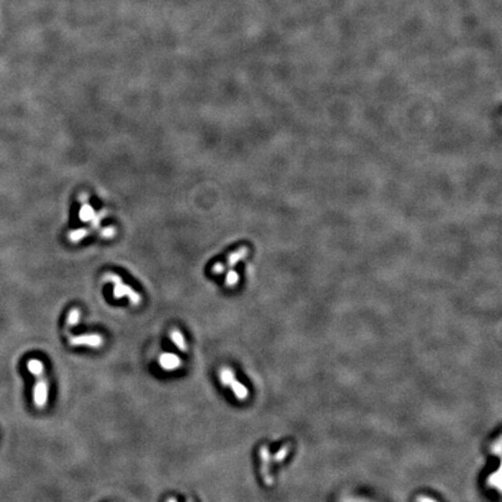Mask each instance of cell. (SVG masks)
I'll return each instance as SVG.
<instances>
[{
	"label": "cell",
	"instance_id": "6da1fadb",
	"mask_svg": "<svg viewBox=\"0 0 502 502\" xmlns=\"http://www.w3.org/2000/svg\"><path fill=\"white\" fill-rule=\"evenodd\" d=\"M27 369L30 373L36 378V383L34 385V405L38 409L45 408L48 404V395H49V383L48 379L45 376V366L43 363L38 359H29L27 362Z\"/></svg>",
	"mask_w": 502,
	"mask_h": 502
},
{
	"label": "cell",
	"instance_id": "7a4b0ae2",
	"mask_svg": "<svg viewBox=\"0 0 502 502\" xmlns=\"http://www.w3.org/2000/svg\"><path fill=\"white\" fill-rule=\"evenodd\" d=\"M103 280L107 281V283H113L114 284L113 294H114V297L116 298V299H121L122 297L127 296L129 301H131L133 305L137 306L142 302V297L140 296V294L134 291L132 287H129L128 285L123 284V281H122V279H121V277H119L118 275L112 274V272H107V274H105V276H103Z\"/></svg>",
	"mask_w": 502,
	"mask_h": 502
},
{
	"label": "cell",
	"instance_id": "3957f363",
	"mask_svg": "<svg viewBox=\"0 0 502 502\" xmlns=\"http://www.w3.org/2000/svg\"><path fill=\"white\" fill-rule=\"evenodd\" d=\"M219 378L222 385L231 387L234 395H235L240 401H244L246 398L249 396L248 388L236 379L235 373H234V371L232 369H229V367H222L219 372Z\"/></svg>",
	"mask_w": 502,
	"mask_h": 502
},
{
	"label": "cell",
	"instance_id": "277c9868",
	"mask_svg": "<svg viewBox=\"0 0 502 502\" xmlns=\"http://www.w3.org/2000/svg\"><path fill=\"white\" fill-rule=\"evenodd\" d=\"M259 461H261V467H259V471H261V477L263 479V483L266 485V486H272L274 485V475H272V464H274V458H272V453L270 451V449L266 447V445H262L259 448Z\"/></svg>",
	"mask_w": 502,
	"mask_h": 502
},
{
	"label": "cell",
	"instance_id": "5b68a950",
	"mask_svg": "<svg viewBox=\"0 0 502 502\" xmlns=\"http://www.w3.org/2000/svg\"><path fill=\"white\" fill-rule=\"evenodd\" d=\"M69 343L72 347L100 348L103 345V337L99 334H84L69 337Z\"/></svg>",
	"mask_w": 502,
	"mask_h": 502
},
{
	"label": "cell",
	"instance_id": "8992f818",
	"mask_svg": "<svg viewBox=\"0 0 502 502\" xmlns=\"http://www.w3.org/2000/svg\"><path fill=\"white\" fill-rule=\"evenodd\" d=\"M159 366L165 371H175L181 366V359L179 356L171 352H164L158 359Z\"/></svg>",
	"mask_w": 502,
	"mask_h": 502
},
{
	"label": "cell",
	"instance_id": "52a82bcc",
	"mask_svg": "<svg viewBox=\"0 0 502 502\" xmlns=\"http://www.w3.org/2000/svg\"><path fill=\"white\" fill-rule=\"evenodd\" d=\"M79 200L81 202L80 211H79V219L81 221H93V219L96 218V212L91 207L90 203L88 202V194L81 193L79 197Z\"/></svg>",
	"mask_w": 502,
	"mask_h": 502
},
{
	"label": "cell",
	"instance_id": "ba28073f",
	"mask_svg": "<svg viewBox=\"0 0 502 502\" xmlns=\"http://www.w3.org/2000/svg\"><path fill=\"white\" fill-rule=\"evenodd\" d=\"M170 339L174 342L175 345L178 348L180 351H187V344H186L184 335L181 334L179 330L174 329V330L170 331Z\"/></svg>",
	"mask_w": 502,
	"mask_h": 502
},
{
	"label": "cell",
	"instance_id": "9c48e42d",
	"mask_svg": "<svg viewBox=\"0 0 502 502\" xmlns=\"http://www.w3.org/2000/svg\"><path fill=\"white\" fill-rule=\"evenodd\" d=\"M79 320H80V310L78 308H72L68 314V319L66 323L67 329H70L77 326L78 322H79Z\"/></svg>",
	"mask_w": 502,
	"mask_h": 502
},
{
	"label": "cell",
	"instance_id": "30bf717a",
	"mask_svg": "<svg viewBox=\"0 0 502 502\" xmlns=\"http://www.w3.org/2000/svg\"><path fill=\"white\" fill-rule=\"evenodd\" d=\"M89 234L90 233L88 229H78V231L70 232V234H69V239H70V241L73 242V243H77V242H79L80 240H83L84 237L88 236Z\"/></svg>",
	"mask_w": 502,
	"mask_h": 502
},
{
	"label": "cell",
	"instance_id": "8fae6325",
	"mask_svg": "<svg viewBox=\"0 0 502 502\" xmlns=\"http://www.w3.org/2000/svg\"><path fill=\"white\" fill-rule=\"evenodd\" d=\"M239 280H240L239 274H237L235 270H229L226 276V286L228 287L236 286L237 283H239Z\"/></svg>",
	"mask_w": 502,
	"mask_h": 502
},
{
	"label": "cell",
	"instance_id": "7c38bea8",
	"mask_svg": "<svg viewBox=\"0 0 502 502\" xmlns=\"http://www.w3.org/2000/svg\"><path fill=\"white\" fill-rule=\"evenodd\" d=\"M224 271H226V265L222 263H215L214 265L212 266V272L215 275H222Z\"/></svg>",
	"mask_w": 502,
	"mask_h": 502
},
{
	"label": "cell",
	"instance_id": "4fadbf2b",
	"mask_svg": "<svg viewBox=\"0 0 502 502\" xmlns=\"http://www.w3.org/2000/svg\"><path fill=\"white\" fill-rule=\"evenodd\" d=\"M416 502H438V501L435 500V499H432V497H430V496L420 495L419 497H416Z\"/></svg>",
	"mask_w": 502,
	"mask_h": 502
},
{
	"label": "cell",
	"instance_id": "5bb4252c",
	"mask_svg": "<svg viewBox=\"0 0 502 502\" xmlns=\"http://www.w3.org/2000/svg\"><path fill=\"white\" fill-rule=\"evenodd\" d=\"M166 502H178V501H177L176 499H174V497H171V499H169V500H166Z\"/></svg>",
	"mask_w": 502,
	"mask_h": 502
},
{
	"label": "cell",
	"instance_id": "9a60e30c",
	"mask_svg": "<svg viewBox=\"0 0 502 502\" xmlns=\"http://www.w3.org/2000/svg\"><path fill=\"white\" fill-rule=\"evenodd\" d=\"M189 502H192V501H191V500H190V501H189Z\"/></svg>",
	"mask_w": 502,
	"mask_h": 502
}]
</instances>
